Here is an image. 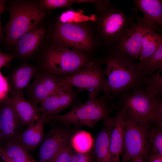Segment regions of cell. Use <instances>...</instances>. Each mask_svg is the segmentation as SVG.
I'll use <instances>...</instances> for the list:
<instances>
[{"label":"cell","mask_w":162,"mask_h":162,"mask_svg":"<svg viewBox=\"0 0 162 162\" xmlns=\"http://www.w3.org/2000/svg\"><path fill=\"white\" fill-rule=\"evenodd\" d=\"M148 140L150 155H162V127H150Z\"/></svg>","instance_id":"27"},{"label":"cell","mask_w":162,"mask_h":162,"mask_svg":"<svg viewBox=\"0 0 162 162\" xmlns=\"http://www.w3.org/2000/svg\"><path fill=\"white\" fill-rule=\"evenodd\" d=\"M114 125L111 131L110 147L112 162H120L122 150L126 118L123 112L118 110L114 118Z\"/></svg>","instance_id":"20"},{"label":"cell","mask_w":162,"mask_h":162,"mask_svg":"<svg viewBox=\"0 0 162 162\" xmlns=\"http://www.w3.org/2000/svg\"><path fill=\"white\" fill-rule=\"evenodd\" d=\"M44 21L26 32L16 41L13 48L15 58L23 63L38 58L46 45V40L49 39L50 32Z\"/></svg>","instance_id":"10"},{"label":"cell","mask_w":162,"mask_h":162,"mask_svg":"<svg viewBox=\"0 0 162 162\" xmlns=\"http://www.w3.org/2000/svg\"><path fill=\"white\" fill-rule=\"evenodd\" d=\"M70 88L72 87L65 83L62 78L40 69L26 91L28 100L37 106L47 97Z\"/></svg>","instance_id":"11"},{"label":"cell","mask_w":162,"mask_h":162,"mask_svg":"<svg viewBox=\"0 0 162 162\" xmlns=\"http://www.w3.org/2000/svg\"><path fill=\"white\" fill-rule=\"evenodd\" d=\"M160 28L149 29L144 33L142 38L141 51L138 62L141 67L162 44Z\"/></svg>","instance_id":"21"},{"label":"cell","mask_w":162,"mask_h":162,"mask_svg":"<svg viewBox=\"0 0 162 162\" xmlns=\"http://www.w3.org/2000/svg\"><path fill=\"white\" fill-rule=\"evenodd\" d=\"M152 123L158 126H162V100L161 98L158 100L155 107Z\"/></svg>","instance_id":"32"},{"label":"cell","mask_w":162,"mask_h":162,"mask_svg":"<svg viewBox=\"0 0 162 162\" xmlns=\"http://www.w3.org/2000/svg\"><path fill=\"white\" fill-rule=\"evenodd\" d=\"M144 88L149 95L161 98L162 95V69L157 71L146 79Z\"/></svg>","instance_id":"26"},{"label":"cell","mask_w":162,"mask_h":162,"mask_svg":"<svg viewBox=\"0 0 162 162\" xmlns=\"http://www.w3.org/2000/svg\"><path fill=\"white\" fill-rule=\"evenodd\" d=\"M91 151L84 153H74L70 162H95Z\"/></svg>","instance_id":"31"},{"label":"cell","mask_w":162,"mask_h":162,"mask_svg":"<svg viewBox=\"0 0 162 162\" xmlns=\"http://www.w3.org/2000/svg\"><path fill=\"white\" fill-rule=\"evenodd\" d=\"M149 160V162H162V155H151Z\"/></svg>","instance_id":"36"},{"label":"cell","mask_w":162,"mask_h":162,"mask_svg":"<svg viewBox=\"0 0 162 162\" xmlns=\"http://www.w3.org/2000/svg\"><path fill=\"white\" fill-rule=\"evenodd\" d=\"M0 157L2 158L4 162H16L14 160L8 157L3 152V149L0 154Z\"/></svg>","instance_id":"37"},{"label":"cell","mask_w":162,"mask_h":162,"mask_svg":"<svg viewBox=\"0 0 162 162\" xmlns=\"http://www.w3.org/2000/svg\"><path fill=\"white\" fill-rule=\"evenodd\" d=\"M141 69L146 78L162 69V44L145 62Z\"/></svg>","instance_id":"25"},{"label":"cell","mask_w":162,"mask_h":162,"mask_svg":"<svg viewBox=\"0 0 162 162\" xmlns=\"http://www.w3.org/2000/svg\"><path fill=\"white\" fill-rule=\"evenodd\" d=\"M40 70L38 63H23L14 68L8 82L10 96L23 92Z\"/></svg>","instance_id":"16"},{"label":"cell","mask_w":162,"mask_h":162,"mask_svg":"<svg viewBox=\"0 0 162 162\" xmlns=\"http://www.w3.org/2000/svg\"><path fill=\"white\" fill-rule=\"evenodd\" d=\"M134 10L141 11L143 17L162 27V1L160 0H135L134 1Z\"/></svg>","instance_id":"22"},{"label":"cell","mask_w":162,"mask_h":162,"mask_svg":"<svg viewBox=\"0 0 162 162\" xmlns=\"http://www.w3.org/2000/svg\"><path fill=\"white\" fill-rule=\"evenodd\" d=\"M102 60L106 66L103 95L112 100L124 93L143 87L147 78L135 59L110 51Z\"/></svg>","instance_id":"1"},{"label":"cell","mask_w":162,"mask_h":162,"mask_svg":"<svg viewBox=\"0 0 162 162\" xmlns=\"http://www.w3.org/2000/svg\"><path fill=\"white\" fill-rule=\"evenodd\" d=\"M94 139L88 132L84 130L76 131L71 139L70 144L76 152L84 153L93 148Z\"/></svg>","instance_id":"24"},{"label":"cell","mask_w":162,"mask_h":162,"mask_svg":"<svg viewBox=\"0 0 162 162\" xmlns=\"http://www.w3.org/2000/svg\"><path fill=\"white\" fill-rule=\"evenodd\" d=\"M0 69V102L8 97L9 87L8 82L6 78L2 75Z\"/></svg>","instance_id":"33"},{"label":"cell","mask_w":162,"mask_h":162,"mask_svg":"<svg viewBox=\"0 0 162 162\" xmlns=\"http://www.w3.org/2000/svg\"><path fill=\"white\" fill-rule=\"evenodd\" d=\"M78 90L70 88L58 93L50 96L40 103L41 114L47 117L58 114L64 110L81 103Z\"/></svg>","instance_id":"14"},{"label":"cell","mask_w":162,"mask_h":162,"mask_svg":"<svg viewBox=\"0 0 162 162\" xmlns=\"http://www.w3.org/2000/svg\"><path fill=\"white\" fill-rule=\"evenodd\" d=\"M2 52H1L0 51V54Z\"/></svg>","instance_id":"40"},{"label":"cell","mask_w":162,"mask_h":162,"mask_svg":"<svg viewBox=\"0 0 162 162\" xmlns=\"http://www.w3.org/2000/svg\"><path fill=\"white\" fill-rule=\"evenodd\" d=\"M1 137H0V154L3 149V148H2L1 146Z\"/></svg>","instance_id":"39"},{"label":"cell","mask_w":162,"mask_h":162,"mask_svg":"<svg viewBox=\"0 0 162 162\" xmlns=\"http://www.w3.org/2000/svg\"><path fill=\"white\" fill-rule=\"evenodd\" d=\"M104 121L102 128L94 139V152L97 162H112L110 139L115 120L111 116Z\"/></svg>","instance_id":"17"},{"label":"cell","mask_w":162,"mask_h":162,"mask_svg":"<svg viewBox=\"0 0 162 162\" xmlns=\"http://www.w3.org/2000/svg\"><path fill=\"white\" fill-rule=\"evenodd\" d=\"M76 131L69 127H51L45 135L39 152V162H49L58 152L68 145Z\"/></svg>","instance_id":"13"},{"label":"cell","mask_w":162,"mask_h":162,"mask_svg":"<svg viewBox=\"0 0 162 162\" xmlns=\"http://www.w3.org/2000/svg\"><path fill=\"white\" fill-rule=\"evenodd\" d=\"M0 102L1 141L7 142L17 137L22 124L14 110L10 98Z\"/></svg>","instance_id":"15"},{"label":"cell","mask_w":162,"mask_h":162,"mask_svg":"<svg viewBox=\"0 0 162 162\" xmlns=\"http://www.w3.org/2000/svg\"><path fill=\"white\" fill-rule=\"evenodd\" d=\"M47 122V117L40 114L35 122L31 124L26 130L19 134L17 139L27 150L34 149L43 141L46 135L44 127Z\"/></svg>","instance_id":"18"},{"label":"cell","mask_w":162,"mask_h":162,"mask_svg":"<svg viewBox=\"0 0 162 162\" xmlns=\"http://www.w3.org/2000/svg\"><path fill=\"white\" fill-rule=\"evenodd\" d=\"M38 59L40 70L62 78L74 74L93 59L86 53L51 42Z\"/></svg>","instance_id":"3"},{"label":"cell","mask_w":162,"mask_h":162,"mask_svg":"<svg viewBox=\"0 0 162 162\" xmlns=\"http://www.w3.org/2000/svg\"><path fill=\"white\" fill-rule=\"evenodd\" d=\"M127 162H145L144 160V158L141 156H137L133 158Z\"/></svg>","instance_id":"38"},{"label":"cell","mask_w":162,"mask_h":162,"mask_svg":"<svg viewBox=\"0 0 162 162\" xmlns=\"http://www.w3.org/2000/svg\"><path fill=\"white\" fill-rule=\"evenodd\" d=\"M103 64L102 60L93 59L74 74L62 79L66 84L76 87L80 92L88 91V97H97L103 92L105 81Z\"/></svg>","instance_id":"8"},{"label":"cell","mask_w":162,"mask_h":162,"mask_svg":"<svg viewBox=\"0 0 162 162\" xmlns=\"http://www.w3.org/2000/svg\"><path fill=\"white\" fill-rule=\"evenodd\" d=\"M15 58V56L13 54L1 53L0 54V69L4 66L8 65Z\"/></svg>","instance_id":"34"},{"label":"cell","mask_w":162,"mask_h":162,"mask_svg":"<svg viewBox=\"0 0 162 162\" xmlns=\"http://www.w3.org/2000/svg\"><path fill=\"white\" fill-rule=\"evenodd\" d=\"M38 2L42 8L47 10L62 8H70L75 0H38Z\"/></svg>","instance_id":"29"},{"label":"cell","mask_w":162,"mask_h":162,"mask_svg":"<svg viewBox=\"0 0 162 162\" xmlns=\"http://www.w3.org/2000/svg\"><path fill=\"white\" fill-rule=\"evenodd\" d=\"M10 98L14 110L23 125L28 127L39 118L41 113L40 107L26 99L23 92L10 96Z\"/></svg>","instance_id":"19"},{"label":"cell","mask_w":162,"mask_h":162,"mask_svg":"<svg viewBox=\"0 0 162 162\" xmlns=\"http://www.w3.org/2000/svg\"><path fill=\"white\" fill-rule=\"evenodd\" d=\"M86 22L57 21L49 32V40L78 51L92 52L98 44L92 26H88Z\"/></svg>","instance_id":"6"},{"label":"cell","mask_w":162,"mask_h":162,"mask_svg":"<svg viewBox=\"0 0 162 162\" xmlns=\"http://www.w3.org/2000/svg\"><path fill=\"white\" fill-rule=\"evenodd\" d=\"M6 0H0V40H4V35L2 27L1 22V14L6 10Z\"/></svg>","instance_id":"35"},{"label":"cell","mask_w":162,"mask_h":162,"mask_svg":"<svg viewBox=\"0 0 162 162\" xmlns=\"http://www.w3.org/2000/svg\"><path fill=\"white\" fill-rule=\"evenodd\" d=\"M9 19L3 28L7 46L13 48L24 34L47 18V10L40 7L38 0H14L6 6Z\"/></svg>","instance_id":"2"},{"label":"cell","mask_w":162,"mask_h":162,"mask_svg":"<svg viewBox=\"0 0 162 162\" xmlns=\"http://www.w3.org/2000/svg\"><path fill=\"white\" fill-rule=\"evenodd\" d=\"M135 20L136 22L131 20L124 36L113 51L136 60L140 57L141 40L145 32L149 29L160 28L151 20L143 16L137 15Z\"/></svg>","instance_id":"12"},{"label":"cell","mask_w":162,"mask_h":162,"mask_svg":"<svg viewBox=\"0 0 162 162\" xmlns=\"http://www.w3.org/2000/svg\"><path fill=\"white\" fill-rule=\"evenodd\" d=\"M82 10H69L65 11L60 15L58 21L61 22L80 23L88 21H93L95 15L90 16L84 15Z\"/></svg>","instance_id":"28"},{"label":"cell","mask_w":162,"mask_h":162,"mask_svg":"<svg viewBox=\"0 0 162 162\" xmlns=\"http://www.w3.org/2000/svg\"><path fill=\"white\" fill-rule=\"evenodd\" d=\"M119 97L118 110L122 111L125 118L151 123L156 104L161 98L149 95L143 87L124 93Z\"/></svg>","instance_id":"7"},{"label":"cell","mask_w":162,"mask_h":162,"mask_svg":"<svg viewBox=\"0 0 162 162\" xmlns=\"http://www.w3.org/2000/svg\"><path fill=\"white\" fill-rule=\"evenodd\" d=\"M3 152L16 162H36L18 140L17 137L7 142Z\"/></svg>","instance_id":"23"},{"label":"cell","mask_w":162,"mask_h":162,"mask_svg":"<svg viewBox=\"0 0 162 162\" xmlns=\"http://www.w3.org/2000/svg\"><path fill=\"white\" fill-rule=\"evenodd\" d=\"M70 143L56 154L49 162H70L74 153Z\"/></svg>","instance_id":"30"},{"label":"cell","mask_w":162,"mask_h":162,"mask_svg":"<svg viewBox=\"0 0 162 162\" xmlns=\"http://www.w3.org/2000/svg\"><path fill=\"white\" fill-rule=\"evenodd\" d=\"M96 10L92 27L98 44L113 51L124 36L131 20L110 2Z\"/></svg>","instance_id":"5"},{"label":"cell","mask_w":162,"mask_h":162,"mask_svg":"<svg viewBox=\"0 0 162 162\" xmlns=\"http://www.w3.org/2000/svg\"><path fill=\"white\" fill-rule=\"evenodd\" d=\"M125 118L121 155L122 162H127L137 156H142L144 158L149 152L148 138L151 123Z\"/></svg>","instance_id":"9"},{"label":"cell","mask_w":162,"mask_h":162,"mask_svg":"<svg viewBox=\"0 0 162 162\" xmlns=\"http://www.w3.org/2000/svg\"><path fill=\"white\" fill-rule=\"evenodd\" d=\"M112 100L104 95L88 97L85 102L77 105L67 113L47 116L48 122L67 127L73 125L93 128L99 121H104L111 116L115 108Z\"/></svg>","instance_id":"4"}]
</instances>
